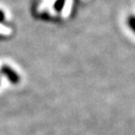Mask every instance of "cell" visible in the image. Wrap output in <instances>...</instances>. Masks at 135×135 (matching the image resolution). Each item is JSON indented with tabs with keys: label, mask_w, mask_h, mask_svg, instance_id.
Here are the masks:
<instances>
[{
	"label": "cell",
	"mask_w": 135,
	"mask_h": 135,
	"mask_svg": "<svg viewBox=\"0 0 135 135\" xmlns=\"http://www.w3.org/2000/svg\"><path fill=\"white\" fill-rule=\"evenodd\" d=\"M1 72H2V74H5L6 77L8 78V80H9L10 82H12V83H17L19 81V75L17 74L14 70L11 69V68H9V66H7V65H3L2 68H1Z\"/></svg>",
	"instance_id": "obj_1"
},
{
	"label": "cell",
	"mask_w": 135,
	"mask_h": 135,
	"mask_svg": "<svg viewBox=\"0 0 135 135\" xmlns=\"http://www.w3.org/2000/svg\"><path fill=\"white\" fill-rule=\"evenodd\" d=\"M64 3H65V0H56L55 3H54V8H55V10L60 11L63 8V6H64Z\"/></svg>",
	"instance_id": "obj_2"
},
{
	"label": "cell",
	"mask_w": 135,
	"mask_h": 135,
	"mask_svg": "<svg viewBox=\"0 0 135 135\" xmlns=\"http://www.w3.org/2000/svg\"><path fill=\"white\" fill-rule=\"evenodd\" d=\"M128 25H129V27L135 32V17L134 16H131L128 18Z\"/></svg>",
	"instance_id": "obj_3"
},
{
	"label": "cell",
	"mask_w": 135,
	"mask_h": 135,
	"mask_svg": "<svg viewBox=\"0 0 135 135\" xmlns=\"http://www.w3.org/2000/svg\"><path fill=\"white\" fill-rule=\"evenodd\" d=\"M3 19H5V14H3L2 10H0V23L3 22Z\"/></svg>",
	"instance_id": "obj_4"
}]
</instances>
